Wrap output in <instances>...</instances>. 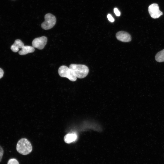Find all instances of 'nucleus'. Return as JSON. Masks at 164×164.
<instances>
[{
  "label": "nucleus",
  "instance_id": "f257e3e1",
  "mask_svg": "<svg viewBox=\"0 0 164 164\" xmlns=\"http://www.w3.org/2000/svg\"><path fill=\"white\" fill-rule=\"evenodd\" d=\"M16 148L18 152L23 155L29 154L32 150L31 143L26 138H22L18 141Z\"/></svg>",
  "mask_w": 164,
  "mask_h": 164
},
{
  "label": "nucleus",
  "instance_id": "f03ea898",
  "mask_svg": "<svg viewBox=\"0 0 164 164\" xmlns=\"http://www.w3.org/2000/svg\"><path fill=\"white\" fill-rule=\"evenodd\" d=\"M69 67L72 70L76 77L79 78L85 77L89 71L88 67L84 65L72 64Z\"/></svg>",
  "mask_w": 164,
  "mask_h": 164
},
{
  "label": "nucleus",
  "instance_id": "7ed1b4c3",
  "mask_svg": "<svg viewBox=\"0 0 164 164\" xmlns=\"http://www.w3.org/2000/svg\"><path fill=\"white\" fill-rule=\"evenodd\" d=\"M58 72L61 77L67 78L71 81H75L77 79L72 70L66 66H60L58 69Z\"/></svg>",
  "mask_w": 164,
  "mask_h": 164
},
{
  "label": "nucleus",
  "instance_id": "20e7f679",
  "mask_svg": "<svg viewBox=\"0 0 164 164\" xmlns=\"http://www.w3.org/2000/svg\"><path fill=\"white\" fill-rule=\"evenodd\" d=\"M45 21L41 25L42 28L45 30H48L53 28L56 22L55 16L51 13L46 14L44 16Z\"/></svg>",
  "mask_w": 164,
  "mask_h": 164
},
{
  "label": "nucleus",
  "instance_id": "39448f33",
  "mask_svg": "<svg viewBox=\"0 0 164 164\" xmlns=\"http://www.w3.org/2000/svg\"><path fill=\"white\" fill-rule=\"evenodd\" d=\"M148 10L151 17L153 19L159 18L163 14L159 10L158 5L156 3H153L150 5L148 7Z\"/></svg>",
  "mask_w": 164,
  "mask_h": 164
},
{
  "label": "nucleus",
  "instance_id": "423d86ee",
  "mask_svg": "<svg viewBox=\"0 0 164 164\" xmlns=\"http://www.w3.org/2000/svg\"><path fill=\"white\" fill-rule=\"evenodd\" d=\"M47 41V38L45 36L36 38L32 42V46L34 48L42 50L44 48L46 44Z\"/></svg>",
  "mask_w": 164,
  "mask_h": 164
},
{
  "label": "nucleus",
  "instance_id": "0eeeda50",
  "mask_svg": "<svg viewBox=\"0 0 164 164\" xmlns=\"http://www.w3.org/2000/svg\"><path fill=\"white\" fill-rule=\"evenodd\" d=\"M116 36L118 40L124 42H128L131 40V35L127 32L121 31L116 34Z\"/></svg>",
  "mask_w": 164,
  "mask_h": 164
},
{
  "label": "nucleus",
  "instance_id": "6e6552de",
  "mask_svg": "<svg viewBox=\"0 0 164 164\" xmlns=\"http://www.w3.org/2000/svg\"><path fill=\"white\" fill-rule=\"evenodd\" d=\"M24 44L22 41L19 39H16L14 44L12 45L11 47L12 50L14 52H18L19 49H22Z\"/></svg>",
  "mask_w": 164,
  "mask_h": 164
},
{
  "label": "nucleus",
  "instance_id": "1a4fd4ad",
  "mask_svg": "<svg viewBox=\"0 0 164 164\" xmlns=\"http://www.w3.org/2000/svg\"><path fill=\"white\" fill-rule=\"evenodd\" d=\"M77 138V135L75 133H68L64 137L65 142L67 143H70L76 140Z\"/></svg>",
  "mask_w": 164,
  "mask_h": 164
},
{
  "label": "nucleus",
  "instance_id": "9d476101",
  "mask_svg": "<svg viewBox=\"0 0 164 164\" xmlns=\"http://www.w3.org/2000/svg\"><path fill=\"white\" fill-rule=\"evenodd\" d=\"M35 49L32 46H24L21 49L19 53L20 55H25L29 53H32L34 52Z\"/></svg>",
  "mask_w": 164,
  "mask_h": 164
},
{
  "label": "nucleus",
  "instance_id": "9b49d317",
  "mask_svg": "<svg viewBox=\"0 0 164 164\" xmlns=\"http://www.w3.org/2000/svg\"><path fill=\"white\" fill-rule=\"evenodd\" d=\"M155 60L158 62L164 61V49L158 52L155 56Z\"/></svg>",
  "mask_w": 164,
  "mask_h": 164
},
{
  "label": "nucleus",
  "instance_id": "f8f14e48",
  "mask_svg": "<svg viewBox=\"0 0 164 164\" xmlns=\"http://www.w3.org/2000/svg\"><path fill=\"white\" fill-rule=\"evenodd\" d=\"M7 164H19V163L16 159L13 158L9 160Z\"/></svg>",
  "mask_w": 164,
  "mask_h": 164
},
{
  "label": "nucleus",
  "instance_id": "ddd939ff",
  "mask_svg": "<svg viewBox=\"0 0 164 164\" xmlns=\"http://www.w3.org/2000/svg\"><path fill=\"white\" fill-rule=\"evenodd\" d=\"M107 17L110 22H114V19L110 14H108L107 16Z\"/></svg>",
  "mask_w": 164,
  "mask_h": 164
},
{
  "label": "nucleus",
  "instance_id": "4468645a",
  "mask_svg": "<svg viewBox=\"0 0 164 164\" xmlns=\"http://www.w3.org/2000/svg\"><path fill=\"white\" fill-rule=\"evenodd\" d=\"M114 12L117 16H120L121 13L120 12L117 8H114Z\"/></svg>",
  "mask_w": 164,
  "mask_h": 164
},
{
  "label": "nucleus",
  "instance_id": "2eb2a0df",
  "mask_svg": "<svg viewBox=\"0 0 164 164\" xmlns=\"http://www.w3.org/2000/svg\"><path fill=\"white\" fill-rule=\"evenodd\" d=\"M4 153L3 150L0 145V162L1 161Z\"/></svg>",
  "mask_w": 164,
  "mask_h": 164
},
{
  "label": "nucleus",
  "instance_id": "dca6fc26",
  "mask_svg": "<svg viewBox=\"0 0 164 164\" xmlns=\"http://www.w3.org/2000/svg\"><path fill=\"white\" fill-rule=\"evenodd\" d=\"M4 72L3 70L0 68V79L3 76Z\"/></svg>",
  "mask_w": 164,
  "mask_h": 164
}]
</instances>
